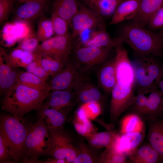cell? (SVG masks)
Returning <instances> with one entry per match:
<instances>
[{
  "label": "cell",
  "mask_w": 163,
  "mask_h": 163,
  "mask_svg": "<svg viewBox=\"0 0 163 163\" xmlns=\"http://www.w3.org/2000/svg\"><path fill=\"white\" fill-rule=\"evenodd\" d=\"M50 90H39L22 84L17 81L4 95L2 109L20 118L42 107Z\"/></svg>",
  "instance_id": "obj_1"
},
{
  "label": "cell",
  "mask_w": 163,
  "mask_h": 163,
  "mask_svg": "<svg viewBox=\"0 0 163 163\" xmlns=\"http://www.w3.org/2000/svg\"><path fill=\"white\" fill-rule=\"evenodd\" d=\"M118 38L137 53L158 57L163 56V43L157 33L133 22L122 27Z\"/></svg>",
  "instance_id": "obj_2"
},
{
  "label": "cell",
  "mask_w": 163,
  "mask_h": 163,
  "mask_svg": "<svg viewBox=\"0 0 163 163\" xmlns=\"http://www.w3.org/2000/svg\"><path fill=\"white\" fill-rule=\"evenodd\" d=\"M31 124L12 115L0 116V133L12 152L15 162L22 160L25 142Z\"/></svg>",
  "instance_id": "obj_3"
},
{
  "label": "cell",
  "mask_w": 163,
  "mask_h": 163,
  "mask_svg": "<svg viewBox=\"0 0 163 163\" xmlns=\"http://www.w3.org/2000/svg\"><path fill=\"white\" fill-rule=\"evenodd\" d=\"M51 139L49 130L37 121L31 124L26 137L24 148V163H43L39 160L41 156L49 155Z\"/></svg>",
  "instance_id": "obj_4"
},
{
  "label": "cell",
  "mask_w": 163,
  "mask_h": 163,
  "mask_svg": "<svg viewBox=\"0 0 163 163\" xmlns=\"http://www.w3.org/2000/svg\"><path fill=\"white\" fill-rule=\"evenodd\" d=\"M49 130L51 139L49 155L53 158L65 160L67 163H73L78 150L71 136L64 128Z\"/></svg>",
  "instance_id": "obj_5"
},
{
  "label": "cell",
  "mask_w": 163,
  "mask_h": 163,
  "mask_svg": "<svg viewBox=\"0 0 163 163\" xmlns=\"http://www.w3.org/2000/svg\"><path fill=\"white\" fill-rule=\"evenodd\" d=\"M72 40L69 34L63 36H56L42 42L33 52L50 56L65 66L69 61L72 52Z\"/></svg>",
  "instance_id": "obj_6"
},
{
  "label": "cell",
  "mask_w": 163,
  "mask_h": 163,
  "mask_svg": "<svg viewBox=\"0 0 163 163\" xmlns=\"http://www.w3.org/2000/svg\"><path fill=\"white\" fill-rule=\"evenodd\" d=\"M134 84L123 86L117 82L111 92L110 117L115 121L133 104L136 96Z\"/></svg>",
  "instance_id": "obj_7"
},
{
  "label": "cell",
  "mask_w": 163,
  "mask_h": 163,
  "mask_svg": "<svg viewBox=\"0 0 163 163\" xmlns=\"http://www.w3.org/2000/svg\"><path fill=\"white\" fill-rule=\"evenodd\" d=\"M110 49L102 47L83 46L75 50L76 62H74L83 72L109 59Z\"/></svg>",
  "instance_id": "obj_8"
},
{
  "label": "cell",
  "mask_w": 163,
  "mask_h": 163,
  "mask_svg": "<svg viewBox=\"0 0 163 163\" xmlns=\"http://www.w3.org/2000/svg\"><path fill=\"white\" fill-rule=\"evenodd\" d=\"M70 25L72 28L71 36L72 39L86 29L106 28L103 18L89 8L83 5L80 6Z\"/></svg>",
  "instance_id": "obj_9"
},
{
  "label": "cell",
  "mask_w": 163,
  "mask_h": 163,
  "mask_svg": "<svg viewBox=\"0 0 163 163\" xmlns=\"http://www.w3.org/2000/svg\"><path fill=\"white\" fill-rule=\"evenodd\" d=\"M85 77L84 72L74 62L69 61L60 72L52 77L48 84L51 91L73 90L77 83Z\"/></svg>",
  "instance_id": "obj_10"
},
{
  "label": "cell",
  "mask_w": 163,
  "mask_h": 163,
  "mask_svg": "<svg viewBox=\"0 0 163 163\" xmlns=\"http://www.w3.org/2000/svg\"><path fill=\"white\" fill-rule=\"evenodd\" d=\"M115 46L114 57L117 83L123 86L134 84V69L127 52L120 40Z\"/></svg>",
  "instance_id": "obj_11"
},
{
  "label": "cell",
  "mask_w": 163,
  "mask_h": 163,
  "mask_svg": "<svg viewBox=\"0 0 163 163\" xmlns=\"http://www.w3.org/2000/svg\"><path fill=\"white\" fill-rule=\"evenodd\" d=\"M75 98V95L72 90H51L43 105L56 110L67 116L73 105Z\"/></svg>",
  "instance_id": "obj_12"
},
{
  "label": "cell",
  "mask_w": 163,
  "mask_h": 163,
  "mask_svg": "<svg viewBox=\"0 0 163 163\" xmlns=\"http://www.w3.org/2000/svg\"><path fill=\"white\" fill-rule=\"evenodd\" d=\"M144 136L143 131L117 134L114 147L126 157H129L140 146Z\"/></svg>",
  "instance_id": "obj_13"
},
{
  "label": "cell",
  "mask_w": 163,
  "mask_h": 163,
  "mask_svg": "<svg viewBox=\"0 0 163 163\" xmlns=\"http://www.w3.org/2000/svg\"><path fill=\"white\" fill-rule=\"evenodd\" d=\"M76 100L82 105L98 102L102 97L98 88L86 77L80 80L74 88Z\"/></svg>",
  "instance_id": "obj_14"
},
{
  "label": "cell",
  "mask_w": 163,
  "mask_h": 163,
  "mask_svg": "<svg viewBox=\"0 0 163 163\" xmlns=\"http://www.w3.org/2000/svg\"><path fill=\"white\" fill-rule=\"evenodd\" d=\"M66 116L53 108L43 105L38 111L37 121L49 130L64 128Z\"/></svg>",
  "instance_id": "obj_15"
},
{
  "label": "cell",
  "mask_w": 163,
  "mask_h": 163,
  "mask_svg": "<svg viewBox=\"0 0 163 163\" xmlns=\"http://www.w3.org/2000/svg\"><path fill=\"white\" fill-rule=\"evenodd\" d=\"M147 138L149 143L158 154L163 163V117L148 120Z\"/></svg>",
  "instance_id": "obj_16"
},
{
  "label": "cell",
  "mask_w": 163,
  "mask_h": 163,
  "mask_svg": "<svg viewBox=\"0 0 163 163\" xmlns=\"http://www.w3.org/2000/svg\"><path fill=\"white\" fill-rule=\"evenodd\" d=\"M97 79L102 89L107 93H111L117 82L114 57L102 64L98 72Z\"/></svg>",
  "instance_id": "obj_17"
},
{
  "label": "cell",
  "mask_w": 163,
  "mask_h": 163,
  "mask_svg": "<svg viewBox=\"0 0 163 163\" xmlns=\"http://www.w3.org/2000/svg\"><path fill=\"white\" fill-rule=\"evenodd\" d=\"M163 1V0H140L138 10L131 20L144 27L148 24L152 15L161 6Z\"/></svg>",
  "instance_id": "obj_18"
},
{
  "label": "cell",
  "mask_w": 163,
  "mask_h": 163,
  "mask_svg": "<svg viewBox=\"0 0 163 163\" xmlns=\"http://www.w3.org/2000/svg\"><path fill=\"white\" fill-rule=\"evenodd\" d=\"M140 0H124L119 5L112 16L110 25L131 20L137 12Z\"/></svg>",
  "instance_id": "obj_19"
},
{
  "label": "cell",
  "mask_w": 163,
  "mask_h": 163,
  "mask_svg": "<svg viewBox=\"0 0 163 163\" xmlns=\"http://www.w3.org/2000/svg\"><path fill=\"white\" fill-rule=\"evenodd\" d=\"M157 87V86H155L149 90V96L143 115L148 120L155 118L163 111L162 94Z\"/></svg>",
  "instance_id": "obj_20"
},
{
  "label": "cell",
  "mask_w": 163,
  "mask_h": 163,
  "mask_svg": "<svg viewBox=\"0 0 163 163\" xmlns=\"http://www.w3.org/2000/svg\"><path fill=\"white\" fill-rule=\"evenodd\" d=\"M47 2L48 0H31L23 3L17 9L16 16L23 20L35 18L42 13Z\"/></svg>",
  "instance_id": "obj_21"
},
{
  "label": "cell",
  "mask_w": 163,
  "mask_h": 163,
  "mask_svg": "<svg viewBox=\"0 0 163 163\" xmlns=\"http://www.w3.org/2000/svg\"><path fill=\"white\" fill-rule=\"evenodd\" d=\"M129 161L133 163H161L158 154L150 143L139 146L129 157Z\"/></svg>",
  "instance_id": "obj_22"
},
{
  "label": "cell",
  "mask_w": 163,
  "mask_h": 163,
  "mask_svg": "<svg viewBox=\"0 0 163 163\" xmlns=\"http://www.w3.org/2000/svg\"><path fill=\"white\" fill-rule=\"evenodd\" d=\"M107 129V131L96 132L85 137L88 144L97 149L114 146L117 134L112 130L111 127Z\"/></svg>",
  "instance_id": "obj_23"
},
{
  "label": "cell",
  "mask_w": 163,
  "mask_h": 163,
  "mask_svg": "<svg viewBox=\"0 0 163 163\" xmlns=\"http://www.w3.org/2000/svg\"><path fill=\"white\" fill-rule=\"evenodd\" d=\"M124 0H84L89 8L103 18L113 15Z\"/></svg>",
  "instance_id": "obj_24"
},
{
  "label": "cell",
  "mask_w": 163,
  "mask_h": 163,
  "mask_svg": "<svg viewBox=\"0 0 163 163\" xmlns=\"http://www.w3.org/2000/svg\"><path fill=\"white\" fill-rule=\"evenodd\" d=\"M78 9L76 0H55L53 12L64 19L70 25Z\"/></svg>",
  "instance_id": "obj_25"
},
{
  "label": "cell",
  "mask_w": 163,
  "mask_h": 163,
  "mask_svg": "<svg viewBox=\"0 0 163 163\" xmlns=\"http://www.w3.org/2000/svg\"><path fill=\"white\" fill-rule=\"evenodd\" d=\"M119 41L118 38L114 40L110 37L106 28H102L94 30L91 39L83 46L105 47L112 49L115 48Z\"/></svg>",
  "instance_id": "obj_26"
},
{
  "label": "cell",
  "mask_w": 163,
  "mask_h": 163,
  "mask_svg": "<svg viewBox=\"0 0 163 163\" xmlns=\"http://www.w3.org/2000/svg\"><path fill=\"white\" fill-rule=\"evenodd\" d=\"M10 64L13 68H25L34 59L33 52L15 48L8 55Z\"/></svg>",
  "instance_id": "obj_27"
},
{
  "label": "cell",
  "mask_w": 163,
  "mask_h": 163,
  "mask_svg": "<svg viewBox=\"0 0 163 163\" xmlns=\"http://www.w3.org/2000/svg\"><path fill=\"white\" fill-rule=\"evenodd\" d=\"M17 81L22 84L35 89L51 90L48 83L34 74L27 71L21 72Z\"/></svg>",
  "instance_id": "obj_28"
},
{
  "label": "cell",
  "mask_w": 163,
  "mask_h": 163,
  "mask_svg": "<svg viewBox=\"0 0 163 163\" xmlns=\"http://www.w3.org/2000/svg\"><path fill=\"white\" fill-rule=\"evenodd\" d=\"M91 146L84 142L79 143L78 154L73 163H98L99 157L91 149Z\"/></svg>",
  "instance_id": "obj_29"
},
{
  "label": "cell",
  "mask_w": 163,
  "mask_h": 163,
  "mask_svg": "<svg viewBox=\"0 0 163 163\" xmlns=\"http://www.w3.org/2000/svg\"><path fill=\"white\" fill-rule=\"evenodd\" d=\"M143 123L140 117L136 114L128 115L122 121L120 132L121 134L135 132H143Z\"/></svg>",
  "instance_id": "obj_30"
},
{
  "label": "cell",
  "mask_w": 163,
  "mask_h": 163,
  "mask_svg": "<svg viewBox=\"0 0 163 163\" xmlns=\"http://www.w3.org/2000/svg\"><path fill=\"white\" fill-rule=\"evenodd\" d=\"M127 161L126 157L114 146L105 148L98 160V163H125Z\"/></svg>",
  "instance_id": "obj_31"
},
{
  "label": "cell",
  "mask_w": 163,
  "mask_h": 163,
  "mask_svg": "<svg viewBox=\"0 0 163 163\" xmlns=\"http://www.w3.org/2000/svg\"><path fill=\"white\" fill-rule=\"evenodd\" d=\"M41 61L43 68L52 77L60 72L65 66L60 61L47 55H41Z\"/></svg>",
  "instance_id": "obj_32"
},
{
  "label": "cell",
  "mask_w": 163,
  "mask_h": 163,
  "mask_svg": "<svg viewBox=\"0 0 163 163\" xmlns=\"http://www.w3.org/2000/svg\"><path fill=\"white\" fill-rule=\"evenodd\" d=\"M53 34L51 19L44 18L41 19L38 23L36 34L39 41H45L52 37Z\"/></svg>",
  "instance_id": "obj_33"
},
{
  "label": "cell",
  "mask_w": 163,
  "mask_h": 163,
  "mask_svg": "<svg viewBox=\"0 0 163 163\" xmlns=\"http://www.w3.org/2000/svg\"><path fill=\"white\" fill-rule=\"evenodd\" d=\"M34 54V59L25 69L27 72L33 73L46 82L50 76L43 68L41 63V55Z\"/></svg>",
  "instance_id": "obj_34"
},
{
  "label": "cell",
  "mask_w": 163,
  "mask_h": 163,
  "mask_svg": "<svg viewBox=\"0 0 163 163\" xmlns=\"http://www.w3.org/2000/svg\"><path fill=\"white\" fill-rule=\"evenodd\" d=\"M50 19L54 34L57 36H63L69 34L68 27L69 25L66 20L53 12H52Z\"/></svg>",
  "instance_id": "obj_35"
},
{
  "label": "cell",
  "mask_w": 163,
  "mask_h": 163,
  "mask_svg": "<svg viewBox=\"0 0 163 163\" xmlns=\"http://www.w3.org/2000/svg\"><path fill=\"white\" fill-rule=\"evenodd\" d=\"M14 69L7 75L0 79V92L1 95H5L17 81L21 71Z\"/></svg>",
  "instance_id": "obj_36"
},
{
  "label": "cell",
  "mask_w": 163,
  "mask_h": 163,
  "mask_svg": "<svg viewBox=\"0 0 163 163\" xmlns=\"http://www.w3.org/2000/svg\"><path fill=\"white\" fill-rule=\"evenodd\" d=\"M39 42L36 35L30 33L20 40L16 48L33 52L39 45Z\"/></svg>",
  "instance_id": "obj_37"
},
{
  "label": "cell",
  "mask_w": 163,
  "mask_h": 163,
  "mask_svg": "<svg viewBox=\"0 0 163 163\" xmlns=\"http://www.w3.org/2000/svg\"><path fill=\"white\" fill-rule=\"evenodd\" d=\"M0 162L1 163L15 162L12 152L1 133H0Z\"/></svg>",
  "instance_id": "obj_38"
},
{
  "label": "cell",
  "mask_w": 163,
  "mask_h": 163,
  "mask_svg": "<svg viewBox=\"0 0 163 163\" xmlns=\"http://www.w3.org/2000/svg\"><path fill=\"white\" fill-rule=\"evenodd\" d=\"M148 97L145 91L137 93L132 107L138 114L143 115L146 106Z\"/></svg>",
  "instance_id": "obj_39"
},
{
  "label": "cell",
  "mask_w": 163,
  "mask_h": 163,
  "mask_svg": "<svg viewBox=\"0 0 163 163\" xmlns=\"http://www.w3.org/2000/svg\"><path fill=\"white\" fill-rule=\"evenodd\" d=\"M10 64L7 55L1 47L0 50V79L10 73L13 69Z\"/></svg>",
  "instance_id": "obj_40"
},
{
  "label": "cell",
  "mask_w": 163,
  "mask_h": 163,
  "mask_svg": "<svg viewBox=\"0 0 163 163\" xmlns=\"http://www.w3.org/2000/svg\"><path fill=\"white\" fill-rule=\"evenodd\" d=\"M2 33L3 40L5 41L6 46H11L18 40L15 34L14 24H8L5 25Z\"/></svg>",
  "instance_id": "obj_41"
},
{
  "label": "cell",
  "mask_w": 163,
  "mask_h": 163,
  "mask_svg": "<svg viewBox=\"0 0 163 163\" xmlns=\"http://www.w3.org/2000/svg\"><path fill=\"white\" fill-rule=\"evenodd\" d=\"M86 118L90 120L95 119L101 112L100 105L98 102H93L81 105Z\"/></svg>",
  "instance_id": "obj_42"
},
{
  "label": "cell",
  "mask_w": 163,
  "mask_h": 163,
  "mask_svg": "<svg viewBox=\"0 0 163 163\" xmlns=\"http://www.w3.org/2000/svg\"><path fill=\"white\" fill-rule=\"evenodd\" d=\"M151 29L159 30L163 28V6H161L152 16L148 24Z\"/></svg>",
  "instance_id": "obj_43"
},
{
  "label": "cell",
  "mask_w": 163,
  "mask_h": 163,
  "mask_svg": "<svg viewBox=\"0 0 163 163\" xmlns=\"http://www.w3.org/2000/svg\"><path fill=\"white\" fill-rule=\"evenodd\" d=\"M13 5V0H0V23L8 18Z\"/></svg>",
  "instance_id": "obj_44"
},
{
  "label": "cell",
  "mask_w": 163,
  "mask_h": 163,
  "mask_svg": "<svg viewBox=\"0 0 163 163\" xmlns=\"http://www.w3.org/2000/svg\"><path fill=\"white\" fill-rule=\"evenodd\" d=\"M74 128L76 132L85 137L89 136V134L83 123L75 118L73 121Z\"/></svg>",
  "instance_id": "obj_45"
},
{
  "label": "cell",
  "mask_w": 163,
  "mask_h": 163,
  "mask_svg": "<svg viewBox=\"0 0 163 163\" xmlns=\"http://www.w3.org/2000/svg\"><path fill=\"white\" fill-rule=\"evenodd\" d=\"M82 122L86 128L89 134V136L97 132L95 127L94 125L90 120L85 119Z\"/></svg>",
  "instance_id": "obj_46"
},
{
  "label": "cell",
  "mask_w": 163,
  "mask_h": 163,
  "mask_svg": "<svg viewBox=\"0 0 163 163\" xmlns=\"http://www.w3.org/2000/svg\"><path fill=\"white\" fill-rule=\"evenodd\" d=\"M45 163H67L64 159H60L54 158H49L43 161Z\"/></svg>",
  "instance_id": "obj_47"
},
{
  "label": "cell",
  "mask_w": 163,
  "mask_h": 163,
  "mask_svg": "<svg viewBox=\"0 0 163 163\" xmlns=\"http://www.w3.org/2000/svg\"><path fill=\"white\" fill-rule=\"evenodd\" d=\"M157 85L162 93L163 98V79L161 78V79L157 83Z\"/></svg>",
  "instance_id": "obj_48"
},
{
  "label": "cell",
  "mask_w": 163,
  "mask_h": 163,
  "mask_svg": "<svg viewBox=\"0 0 163 163\" xmlns=\"http://www.w3.org/2000/svg\"><path fill=\"white\" fill-rule=\"evenodd\" d=\"M157 34L163 43V28L159 30Z\"/></svg>",
  "instance_id": "obj_49"
},
{
  "label": "cell",
  "mask_w": 163,
  "mask_h": 163,
  "mask_svg": "<svg viewBox=\"0 0 163 163\" xmlns=\"http://www.w3.org/2000/svg\"><path fill=\"white\" fill-rule=\"evenodd\" d=\"M18 2L20 3H24L25 2L31 0H17Z\"/></svg>",
  "instance_id": "obj_50"
},
{
  "label": "cell",
  "mask_w": 163,
  "mask_h": 163,
  "mask_svg": "<svg viewBox=\"0 0 163 163\" xmlns=\"http://www.w3.org/2000/svg\"><path fill=\"white\" fill-rule=\"evenodd\" d=\"M162 115L163 117V111L162 113Z\"/></svg>",
  "instance_id": "obj_51"
},
{
  "label": "cell",
  "mask_w": 163,
  "mask_h": 163,
  "mask_svg": "<svg viewBox=\"0 0 163 163\" xmlns=\"http://www.w3.org/2000/svg\"><path fill=\"white\" fill-rule=\"evenodd\" d=\"M162 6H163V2H162Z\"/></svg>",
  "instance_id": "obj_52"
}]
</instances>
